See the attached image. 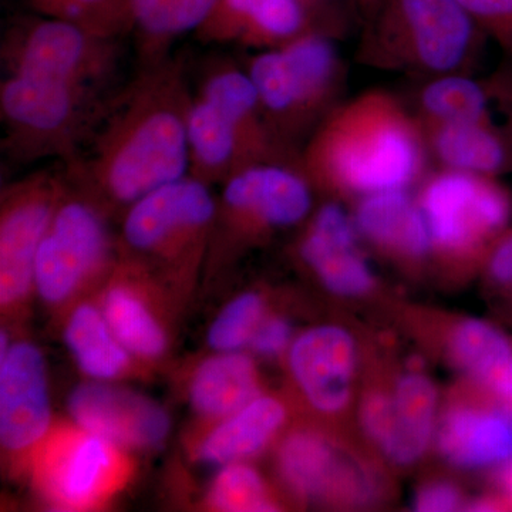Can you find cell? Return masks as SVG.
I'll list each match as a JSON object with an SVG mask.
<instances>
[{"label":"cell","instance_id":"cell-35","mask_svg":"<svg viewBox=\"0 0 512 512\" xmlns=\"http://www.w3.org/2000/svg\"><path fill=\"white\" fill-rule=\"evenodd\" d=\"M477 25L512 49V0H458Z\"/></svg>","mask_w":512,"mask_h":512},{"label":"cell","instance_id":"cell-19","mask_svg":"<svg viewBox=\"0 0 512 512\" xmlns=\"http://www.w3.org/2000/svg\"><path fill=\"white\" fill-rule=\"evenodd\" d=\"M441 454L456 466L480 468L512 457V413L457 407L439 433Z\"/></svg>","mask_w":512,"mask_h":512},{"label":"cell","instance_id":"cell-16","mask_svg":"<svg viewBox=\"0 0 512 512\" xmlns=\"http://www.w3.org/2000/svg\"><path fill=\"white\" fill-rule=\"evenodd\" d=\"M188 153L190 175L210 185L259 161L285 158L256 143L198 93L188 113Z\"/></svg>","mask_w":512,"mask_h":512},{"label":"cell","instance_id":"cell-6","mask_svg":"<svg viewBox=\"0 0 512 512\" xmlns=\"http://www.w3.org/2000/svg\"><path fill=\"white\" fill-rule=\"evenodd\" d=\"M217 215L210 184L185 175L127 208L124 244L140 255L185 261L197 255Z\"/></svg>","mask_w":512,"mask_h":512},{"label":"cell","instance_id":"cell-31","mask_svg":"<svg viewBox=\"0 0 512 512\" xmlns=\"http://www.w3.org/2000/svg\"><path fill=\"white\" fill-rule=\"evenodd\" d=\"M421 104L439 124L485 123L487 97L480 84L467 77H440L423 90Z\"/></svg>","mask_w":512,"mask_h":512},{"label":"cell","instance_id":"cell-33","mask_svg":"<svg viewBox=\"0 0 512 512\" xmlns=\"http://www.w3.org/2000/svg\"><path fill=\"white\" fill-rule=\"evenodd\" d=\"M210 501L215 510L227 512L274 511L264 481L254 468L227 464L211 485Z\"/></svg>","mask_w":512,"mask_h":512},{"label":"cell","instance_id":"cell-36","mask_svg":"<svg viewBox=\"0 0 512 512\" xmlns=\"http://www.w3.org/2000/svg\"><path fill=\"white\" fill-rule=\"evenodd\" d=\"M360 424L376 446L383 450L392 433L393 397L384 393H372L360 407Z\"/></svg>","mask_w":512,"mask_h":512},{"label":"cell","instance_id":"cell-15","mask_svg":"<svg viewBox=\"0 0 512 512\" xmlns=\"http://www.w3.org/2000/svg\"><path fill=\"white\" fill-rule=\"evenodd\" d=\"M356 345L348 330L323 325L293 342L289 366L308 402L322 413H338L352 396Z\"/></svg>","mask_w":512,"mask_h":512},{"label":"cell","instance_id":"cell-18","mask_svg":"<svg viewBox=\"0 0 512 512\" xmlns=\"http://www.w3.org/2000/svg\"><path fill=\"white\" fill-rule=\"evenodd\" d=\"M279 468L289 487L305 497H320L339 487L362 498L369 490L362 471L346 464L329 441L308 431L292 434L282 444Z\"/></svg>","mask_w":512,"mask_h":512},{"label":"cell","instance_id":"cell-26","mask_svg":"<svg viewBox=\"0 0 512 512\" xmlns=\"http://www.w3.org/2000/svg\"><path fill=\"white\" fill-rule=\"evenodd\" d=\"M258 394L254 362L238 352H221L205 360L190 389L192 406L208 417H227L238 412Z\"/></svg>","mask_w":512,"mask_h":512},{"label":"cell","instance_id":"cell-41","mask_svg":"<svg viewBox=\"0 0 512 512\" xmlns=\"http://www.w3.org/2000/svg\"><path fill=\"white\" fill-rule=\"evenodd\" d=\"M322 2H326V0H322ZM357 2L362 3V5L376 6L379 0H357Z\"/></svg>","mask_w":512,"mask_h":512},{"label":"cell","instance_id":"cell-39","mask_svg":"<svg viewBox=\"0 0 512 512\" xmlns=\"http://www.w3.org/2000/svg\"><path fill=\"white\" fill-rule=\"evenodd\" d=\"M490 272L500 284H512V232L501 241L491 256Z\"/></svg>","mask_w":512,"mask_h":512},{"label":"cell","instance_id":"cell-34","mask_svg":"<svg viewBox=\"0 0 512 512\" xmlns=\"http://www.w3.org/2000/svg\"><path fill=\"white\" fill-rule=\"evenodd\" d=\"M264 313V302L255 293H244L225 306L208 332V343L218 352H238L254 338Z\"/></svg>","mask_w":512,"mask_h":512},{"label":"cell","instance_id":"cell-1","mask_svg":"<svg viewBox=\"0 0 512 512\" xmlns=\"http://www.w3.org/2000/svg\"><path fill=\"white\" fill-rule=\"evenodd\" d=\"M192 96L180 59L144 64L106 109L77 156L70 180L89 200L130 208L190 174L188 113Z\"/></svg>","mask_w":512,"mask_h":512},{"label":"cell","instance_id":"cell-14","mask_svg":"<svg viewBox=\"0 0 512 512\" xmlns=\"http://www.w3.org/2000/svg\"><path fill=\"white\" fill-rule=\"evenodd\" d=\"M49 390L42 353L28 342L5 346L0 365V439L19 451L35 446L50 426Z\"/></svg>","mask_w":512,"mask_h":512},{"label":"cell","instance_id":"cell-37","mask_svg":"<svg viewBox=\"0 0 512 512\" xmlns=\"http://www.w3.org/2000/svg\"><path fill=\"white\" fill-rule=\"evenodd\" d=\"M291 338V325L284 319H272L264 325H259L251 345L259 355L275 356L284 352Z\"/></svg>","mask_w":512,"mask_h":512},{"label":"cell","instance_id":"cell-11","mask_svg":"<svg viewBox=\"0 0 512 512\" xmlns=\"http://www.w3.org/2000/svg\"><path fill=\"white\" fill-rule=\"evenodd\" d=\"M383 36L409 46L431 72L456 70L473 45L477 23L458 0H379Z\"/></svg>","mask_w":512,"mask_h":512},{"label":"cell","instance_id":"cell-24","mask_svg":"<svg viewBox=\"0 0 512 512\" xmlns=\"http://www.w3.org/2000/svg\"><path fill=\"white\" fill-rule=\"evenodd\" d=\"M393 426L383 453L399 466H409L429 447L437 410V390L429 377L410 373L393 394Z\"/></svg>","mask_w":512,"mask_h":512},{"label":"cell","instance_id":"cell-40","mask_svg":"<svg viewBox=\"0 0 512 512\" xmlns=\"http://www.w3.org/2000/svg\"><path fill=\"white\" fill-rule=\"evenodd\" d=\"M501 485L505 495L510 498L512 503V457L505 463L503 474H501Z\"/></svg>","mask_w":512,"mask_h":512},{"label":"cell","instance_id":"cell-28","mask_svg":"<svg viewBox=\"0 0 512 512\" xmlns=\"http://www.w3.org/2000/svg\"><path fill=\"white\" fill-rule=\"evenodd\" d=\"M80 369L96 380L114 379L128 365V350L111 330L106 316L92 305L76 309L64 332Z\"/></svg>","mask_w":512,"mask_h":512},{"label":"cell","instance_id":"cell-10","mask_svg":"<svg viewBox=\"0 0 512 512\" xmlns=\"http://www.w3.org/2000/svg\"><path fill=\"white\" fill-rule=\"evenodd\" d=\"M421 211L433 244L463 252L504 227L510 202L503 190L477 174L451 171L430 181L421 198Z\"/></svg>","mask_w":512,"mask_h":512},{"label":"cell","instance_id":"cell-17","mask_svg":"<svg viewBox=\"0 0 512 512\" xmlns=\"http://www.w3.org/2000/svg\"><path fill=\"white\" fill-rule=\"evenodd\" d=\"M303 262L329 291L360 296L373 286V275L356 248L355 225L336 204L320 208L303 235Z\"/></svg>","mask_w":512,"mask_h":512},{"label":"cell","instance_id":"cell-32","mask_svg":"<svg viewBox=\"0 0 512 512\" xmlns=\"http://www.w3.org/2000/svg\"><path fill=\"white\" fill-rule=\"evenodd\" d=\"M50 18L70 20L77 25L114 37L130 30L126 0H30Z\"/></svg>","mask_w":512,"mask_h":512},{"label":"cell","instance_id":"cell-21","mask_svg":"<svg viewBox=\"0 0 512 512\" xmlns=\"http://www.w3.org/2000/svg\"><path fill=\"white\" fill-rule=\"evenodd\" d=\"M356 227L380 247L413 258L426 255L433 244L423 211L403 190L367 195L357 208Z\"/></svg>","mask_w":512,"mask_h":512},{"label":"cell","instance_id":"cell-5","mask_svg":"<svg viewBox=\"0 0 512 512\" xmlns=\"http://www.w3.org/2000/svg\"><path fill=\"white\" fill-rule=\"evenodd\" d=\"M0 53L6 73L101 89L116 70L119 55L114 37L45 15L10 28Z\"/></svg>","mask_w":512,"mask_h":512},{"label":"cell","instance_id":"cell-12","mask_svg":"<svg viewBox=\"0 0 512 512\" xmlns=\"http://www.w3.org/2000/svg\"><path fill=\"white\" fill-rule=\"evenodd\" d=\"M322 0H217L198 28L205 43L275 49L316 29Z\"/></svg>","mask_w":512,"mask_h":512},{"label":"cell","instance_id":"cell-23","mask_svg":"<svg viewBox=\"0 0 512 512\" xmlns=\"http://www.w3.org/2000/svg\"><path fill=\"white\" fill-rule=\"evenodd\" d=\"M285 421V409L272 397H255L247 406L225 417L202 441L200 458L208 464L238 463L262 450Z\"/></svg>","mask_w":512,"mask_h":512},{"label":"cell","instance_id":"cell-27","mask_svg":"<svg viewBox=\"0 0 512 512\" xmlns=\"http://www.w3.org/2000/svg\"><path fill=\"white\" fill-rule=\"evenodd\" d=\"M451 355L512 410V345L504 333L490 323L466 320L454 330Z\"/></svg>","mask_w":512,"mask_h":512},{"label":"cell","instance_id":"cell-13","mask_svg":"<svg viewBox=\"0 0 512 512\" xmlns=\"http://www.w3.org/2000/svg\"><path fill=\"white\" fill-rule=\"evenodd\" d=\"M69 410L83 431L114 446L158 447L170 430L163 407L141 394L106 383L76 387L69 399Z\"/></svg>","mask_w":512,"mask_h":512},{"label":"cell","instance_id":"cell-4","mask_svg":"<svg viewBox=\"0 0 512 512\" xmlns=\"http://www.w3.org/2000/svg\"><path fill=\"white\" fill-rule=\"evenodd\" d=\"M247 72L281 141L301 131L325 106L338 76V56L328 37L311 32L262 50L252 57Z\"/></svg>","mask_w":512,"mask_h":512},{"label":"cell","instance_id":"cell-8","mask_svg":"<svg viewBox=\"0 0 512 512\" xmlns=\"http://www.w3.org/2000/svg\"><path fill=\"white\" fill-rule=\"evenodd\" d=\"M67 192L62 178L46 171L13 184L3 194L0 220V302L22 301L35 285L37 254Z\"/></svg>","mask_w":512,"mask_h":512},{"label":"cell","instance_id":"cell-2","mask_svg":"<svg viewBox=\"0 0 512 512\" xmlns=\"http://www.w3.org/2000/svg\"><path fill=\"white\" fill-rule=\"evenodd\" d=\"M416 128L383 94L362 97L323 121L303 154L305 173L342 190H403L419 173Z\"/></svg>","mask_w":512,"mask_h":512},{"label":"cell","instance_id":"cell-25","mask_svg":"<svg viewBox=\"0 0 512 512\" xmlns=\"http://www.w3.org/2000/svg\"><path fill=\"white\" fill-rule=\"evenodd\" d=\"M217 0H126L128 26L137 33L144 64L167 57L184 33L197 32Z\"/></svg>","mask_w":512,"mask_h":512},{"label":"cell","instance_id":"cell-20","mask_svg":"<svg viewBox=\"0 0 512 512\" xmlns=\"http://www.w3.org/2000/svg\"><path fill=\"white\" fill-rule=\"evenodd\" d=\"M116 464L114 444L84 431L64 444L49 473V490L63 507H86L107 487Z\"/></svg>","mask_w":512,"mask_h":512},{"label":"cell","instance_id":"cell-29","mask_svg":"<svg viewBox=\"0 0 512 512\" xmlns=\"http://www.w3.org/2000/svg\"><path fill=\"white\" fill-rule=\"evenodd\" d=\"M433 146L440 160L454 171L490 174L505 163L503 143L485 123L440 124Z\"/></svg>","mask_w":512,"mask_h":512},{"label":"cell","instance_id":"cell-38","mask_svg":"<svg viewBox=\"0 0 512 512\" xmlns=\"http://www.w3.org/2000/svg\"><path fill=\"white\" fill-rule=\"evenodd\" d=\"M461 505V494L454 485L430 484L417 495L416 510L423 512L456 511Z\"/></svg>","mask_w":512,"mask_h":512},{"label":"cell","instance_id":"cell-9","mask_svg":"<svg viewBox=\"0 0 512 512\" xmlns=\"http://www.w3.org/2000/svg\"><path fill=\"white\" fill-rule=\"evenodd\" d=\"M217 211L238 235L299 224L312 210L306 174L285 158L248 165L225 180Z\"/></svg>","mask_w":512,"mask_h":512},{"label":"cell","instance_id":"cell-30","mask_svg":"<svg viewBox=\"0 0 512 512\" xmlns=\"http://www.w3.org/2000/svg\"><path fill=\"white\" fill-rule=\"evenodd\" d=\"M103 313L128 352L143 357L163 355L167 346L164 330L134 293L123 286L111 289L104 301Z\"/></svg>","mask_w":512,"mask_h":512},{"label":"cell","instance_id":"cell-7","mask_svg":"<svg viewBox=\"0 0 512 512\" xmlns=\"http://www.w3.org/2000/svg\"><path fill=\"white\" fill-rule=\"evenodd\" d=\"M109 251L100 208L67 190L37 254L35 286L40 296L52 303L69 298L103 268Z\"/></svg>","mask_w":512,"mask_h":512},{"label":"cell","instance_id":"cell-22","mask_svg":"<svg viewBox=\"0 0 512 512\" xmlns=\"http://www.w3.org/2000/svg\"><path fill=\"white\" fill-rule=\"evenodd\" d=\"M197 93L214 104L256 143L284 156V147L266 120L258 90L247 70L218 60L202 74Z\"/></svg>","mask_w":512,"mask_h":512},{"label":"cell","instance_id":"cell-3","mask_svg":"<svg viewBox=\"0 0 512 512\" xmlns=\"http://www.w3.org/2000/svg\"><path fill=\"white\" fill-rule=\"evenodd\" d=\"M107 101L101 87L6 73L0 83L3 150L19 163L49 157L69 163L86 143Z\"/></svg>","mask_w":512,"mask_h":512}]
</instances>
